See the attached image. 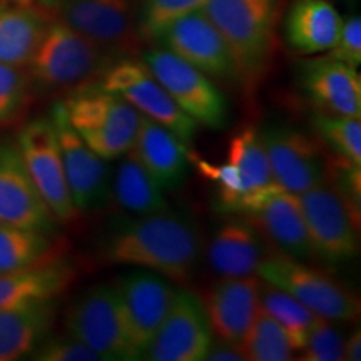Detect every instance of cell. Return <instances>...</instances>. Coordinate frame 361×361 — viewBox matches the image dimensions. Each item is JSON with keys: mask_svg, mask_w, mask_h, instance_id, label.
Returning <instances> with one entry per match:
<instances>
[{"mask_svg": "<svg viewBox=\"0 0 361 361\" xmlns=\"http://www.w3.org/2000/svg\"><path fill=\"white\" fill-rule=\"evenodd\" d=\"M104 261L152 271L171 283L191 281L202 256V236L194 219L174 211L135 216L102 239Z\"/></svg>", "mask_w": 361, "mask_h": 361, "instance_id": "cell-1", "label": "cell"}, {"mask_svg": "<svg viewBox=\"0 0 361 361\" xmlns=\"http://www.w3.org/2000/svg\"><path fill=\"white\" fill-rule=\"evenodd\" d=\"M283 0H206L201 11L231 51L238 82L252 92L271 69Z\"/></svg>", "mask_w": 361, "mask_h": 361, "instance_id": "cell-2", "label": "cell"}, {"mask_svg": "<svg viewBox=\"0 0 361 361\" xmlns=\"http://www.w3.org/2000/svg\"><path fill=\"white\" fill-rule=\"evenodd\" d=\"M117 59L59 20L47 29L27 64L30 80L49 90H72L97 82Z\"/></svg>", "mask_w": 361, "mask_h": 361, "instance_id": "cell-3", "label": "cell"}, {"mask_svg": "<svg viewBox=\"0 0 361 361\" xmlns=\"http://www.w3.org/2000/svg\"><path fill=\"white\" fill-rule=\"evenodd\" d=\"M62 104L75 133L104 159L117 161L130 151L141 114L123 97L92 82L72 90Z\"/></svg>", "mask_w": 361, "mask_h": 361, "instance_id": "cell-4", "label": "cell"}, {"mask_svg": "<svg viewBox=\"0 0 361 361\" xmlns=\"http://www.w3.org/2000/svg\"><path fill=\"white\" fill-rule=\"evenodd\" d=\"M51 17L92 40L116 59L139 57L144 39L134 0H35Z\"/></svg>", "mask_w": 361, "mask_h": 361, "instance_id": "cell-5", "label": "cell"}, {"mask_svg": "<svg viewBox=\"0 0 361 361\" xmlns=\"http://www.w3.org/2000/svg\"><path fill=\"white\" fill-rule=\"evenodd\" d=\"M261 281L301 301L319 318L335 323H351L360 316V298L326 271L305 261L271 250L261 263Z\"/></svg>", "mask_w": 361, "mask_h": 361, "instance_id": "cell-6", "label": "cell"}, {"mask_svg": "<svg viewBox=\"0 0 361 361\" xmlns=\"http://www.w3.org/2000/svg\"><path fill=\"white\" fill-rule=\"evenodd\" d=\"M64 326L67 335L89 346L101 360H139L114 283L96 284L84 291L66 311Z\"/></svg>", "mask_w": 361, "mask_h": 361, "instance_id": "cell-7", "label": "cell"}, {"mask_svg": "<svg viewBox=\"0 0 361 361\" xmlns=\"http://www.w3.org/2000/svg\"><path fill=\"white\" fill-rule=\"evenodd\" d=\"M97 84L128 101L142 117L173 130L188 146L196 137L197 124L173 101L142 59H117L107 67Z\"/></svg>", "mask_w": 361, "mask_h": 361, "instance_id": "cell-8", "label": "cell"}, {"mask_svg": "<svg viewBox=\"0 0 361 361\" xmlns=\"http://www.w3.org/2000/svg\"><path fill=\"white\" fill-rule=\"evenodd\" d=\"M142 61L194 123L213 130L224 128L229 116L228 102L204 72L166 47L147 49L142 52Z\"/></svg>", "mask_w": 361, "mask_h": 361, "instance_id": "cell-9", "label": "cell"}, {"mask_svg": "<svg viewBox=\"0 0 361 361\" xmlns=\"http://www.w3.org/2000/svg\"><path fill=\"white\" fill-rule=\"evenodd\" d=\"M303 209L314 258L338 264L360 251V213L336 191L323 183L298 194Z\"/></svg>", "mask_w": 361, "mask_h": 361, "instance_id": "cell-10", "label": "cell"}, {"mask_svg": "<svg viewBox=\"0 0 361 361\" xmlns=\"http://www.w3.org/2000/svg\"><path fill=\"white\" fill-rule=\"evenodd\" d=\"M17 149L25 171L57 223L69 224L78 219L62 164L56 129L51 117L27 123L17 135Z\"/></svg>", "mask_w": 361, "mask_h": 361, "instance_id": "cell-11", "label": "cell"}, {"mask_svg": "<svg viewBox=\"0 0 361 361\" xmlns=\"http://www.w3.org/2000/svg\"><path fill=\"white\" fill-rule=\"evenodd\" d=\"M259 133L279 188L298 196L326 183L329 152L316 135L286 124H271Z\"/></svg>", "mask_w": 361, "mask_h": 361, "instance_id": "cell-12", "label": "cell"}, {"mask_svg": "<svg viewBox=\"0 0 361 361\" xmlns=\"http://www.w3.org/2000/svg\"><path fill=\"white\" fill-rule=\"evenodd\" d=\"M49 117L56 129L67 186L75 209L79 214L101 211L111 201L109 161L94 152L75 133L67 119L64 104H54Z\"/></svg>", "mask_w": 361, "mask_h": 361, "instance_id": "cell-13", "label": "cell"}, {"mask_svg": "<svg viewBox=\"0 0 361 361\" xmlns=\"http://www.w3.org/2000/svg\"><path fill=\"white\" fill-rule=\"evenodd\" d=\"M214 340L202 301L178 290L168 316L142 358L152 361H202Z\"/></svg>", "mask_w": 361, "mask_h": 361, "instance_id": "cell-14", "label": "cell"}, {"mask_svg": "<svg viewBox=\"0 0 361 361\" xmlns=\"http://www.w3.org/2000/svg\"><path fill=\"white\" fill-rule=\"evenodd\" d=\"M157 40L162 47L204 72L207 78L224 82L238 80L228 44L201 8L174 20L162 30Z\"/></svg>", "mask_w": 361, "mask_h": 361, "instance_id": "cell-15", "label": "cell"}, {"mask_svg": "<svg viewBox=\"0 0 361 361\" xmlns=\"http://www.w3.org/2000/svg\"><path fill=\"white\" fill-rule=\"evenodd\" d=\"M117 290L130 343L139 358H142L168 316L178 290L169 279L146 269L130 271L117 283Z\"/></svg>", "mask_w": 361, "mask_h": 361, "instance_id": "cell-16", "label": "cell"}, {"mask_svg": "<svg viewBox=\"0 0 361 361\" xmlns=\"http://www.w3.org/2000/svg\"><path fill=\"white\" fill-rule=\"evenodd\" d=\"M241 214L258 226L273 251L301 261L314 258L308 226L296 194L274 184Z\"/></svg>", "mask_w": 361, "mask_h": 361, "instance_id": "cell-17", "label": "cell"}, {"mask_svg": "<svg viewBox=\"0 0 361 361\" xmlns=\"http://www.w3.org/2000/svg\"><path fill=\"white\" fill-rule=\"evenodd\" d=\"M261 281L255 276L221 278L202 301L211 331L219 341L241 350L259 310Z\"/></svg>", "mask_w": 361, "mask_h": 361, "instance_id": "cell-18", "label": "cell"}, {"mask_svg": "<svg viewBox=\"0 0 361 361\" xmlns=\"http://www.w3.org/2000/svg\"><path fill=\"white\" fill-rule=\"evenodd\" d=\"M16 144H0V224L52 231L56 226Z\"/></svg>", "mask_w": 361, "mask_h": 361, "instance_id": "cell-19", "label": "cell"}, {"mask_svg": "<svg viewBox=\"0 0 361 361\" xmlns=\"http://www.w3.org/2000/svg\"><path fill=\"white\" fill-rule=\"evenodd\" d=\"M271 247L250 218L239 214L216 229L207 243V264L219 278L255 276Z\"/></svg>", "mask_w": 361, "mask_h": 361, "instance_id": "cell-20", "label": "cell"}, {"mask_svg": "<svg viewBox=\"0 0 361 361\" xmlns=\"http://www.w3.org/2000/svg\"><path fill=\"white\" fill-rule=\"evenodd\" d=\"M301 85L316 111L333 116H361V78L356 67L324 56L303 66Z\"/></svg>", "mask_w": 361, "mask_h": 361, "instance_id": "cell-21", "label": "cell"}, {"mask_svg": "<svg viewBox=\"0 0 361 361\" xmlns=\"http://www.w3.org/2000/svg\"><path fill=\"white\" fill-rule=\"evenodd\" d=\"M75 278L74 266L61 259L0 274V311L51 303L69 290Z\"/></svg>", "mask_w": 361, "mask_h": 361, "instance_id": "cell-22", "label": "cell"}, {"mask_svg": "<svg viewBox=\"0 0 361 361\" xmlns=\"http://www.w3.org/2000/svg\"><path fill=\"white\" fill-rule=\"evenodd\" d=\"M130 152L137 157L162 189L178 188L188 174L189 149L164 126L141 116Z\"/></svg>", "mask_w": 361, "mask_h": 361, "instance_id": "cell-23", "label": "cell"}, {"mask_svg": "<svg viewBox=\"0 0 361 361\" xmlns=\"http://www.w3.org/2000/svg\"><path fill=\"white\" fill-rule=\"evenodd\" d=\"M341 22L328 0H295L284 25L286 42L303 56L329 52L340 35Z\"/></svg>", "mask_w": 361, "mask_h": 361, "instance_id": "cell-24", "label": "cell"}, {"mask_svg": "<svg viewBox=\"0 0 361 361\" xmlns=\"http://www.w3.org/2000/svg\"><path fill=\"white\" fill-rule=\"evenodd\" d=\"M117 161V168L111 174V200L117 207L133 216H147L169 209L164 189L133 152H126Z\"/></svg>", "mask_w": 361, "mask_h": 361, "instance_id": "cell-25", "label": "cell"}, {"mask_svg": "<svg viewBox=\"0 0 361 361\" xmlns=\"http://www.w3.org/2000/svg\"><path fill=\"white\" fill-rule=\"evenodd\" d=\"M51 20L35 4L0 8V62L27 67Z\"/></svg>", "mask_w": 361, "mask_h": 361, "instance_id": "cell-26", "label": "cell"}, {"mask_svg": "<svg viewBox=\"0 0 361 361\" xmlns=\"http://www.w3.org/2000/svg\"><path fill=\"white\" fill-rule=\"evenodd\" d=\"M52 303L0 311V361H16L32 353L51 333L56 319Z\"/></svg>", "mask_w": 361, "mask_h": 361, "instance_id": "cell-27", "label": "cell"}, {"mask_svg": "<svg viewBox=\"0 0 361 361\" xmlns=\"http://www.w3.org/2000/svg\"><path fill=\"white\" fill-rule=\"evenodd\" d=\"M228 162L234 166L241 180L245 201L241 211L245 213L247 206L256 201L261 194L274 186L273 174H271L268 154L261 139V133L252 126H246L229 139Z\"/></svg>", "mask_w": 361, "mask_h": 361, "instance_id": "cell-28", "label": "cell"}, {"mask_svg": "<svg viewBox=\"0 0 361 361\" xmlns=\"http://www.w3.org/2000/svg\"><path fill=\"white\" fill-rule=\"evenodd\" d=\"M259 308L284 329L296 353L303 350L310 333L323 319L296 298L264 281L259 288Z\"/></svg>", "mask_w": 361, "mask_h": 361, "instance_id": "cell-29", "label": "cell"}, {"mask_svg": "<svg viewBox=\"0 0 361 361\" xmlns=\"http://www.w3.org/2000/svg\"><path fill=\"white\" fill-rule=\"evenodd\" d=\"M39 229L0 224V274L32 268L51 259L52 241Z\"/></svg>", "mask_w": 361, "mask_h": 361, "instance_id": "cell-30", "label": "cell"}, {"mask_svg": "<svg viewBox=\"0 0 361 361\" xmlns=\"http://www.w3.org/2000/svg\"><path fill=\"white\" fill-rule=\"evenodd\" d=\"M314 135L329 154L361 166V123L360 117L333 116L314 111L311 116Z\"/></svg>", "mask_w": 361, "mask_h": 361, "instance_id": "cell-31", "label": "cell"}, {"mask_svg": "<svg viewBox=\"0 0 361 361\" xmlns=\"http://www.w3.org/2000/svg\"><path fill=\"white\" fill-rule=\"evenodd\" d=\"M241 351L245 358L251 361H290L295 360L296 353L284 329L261 308L255 316Z\"/></svg>", "mask_w": 361, "mask_h": 361, "instance_id": "cell-32", "label": "cell"}, {"mask_svg": "<svg viewBox=\"0 0 361 361\" xmlns=\"http://www.w3.org/2000/svg\"><path fill=\"white\" fill-rule=\"evenodd\" d=\"M204 2L206 0H142L137 17L144 42L157 40L166 27L188 13L200 11Z\"/></svg>", "mask_w": 361, "mask_h": 361, "instance_id": "cell-33", "label": "cell"}, {"mask_svg": "<svg viewBox=\"0 0 361 361\" xmlns=\"http://www.w3.org/2000/svg\"><path fill=\"white\" fill-rule=\"evenodd\" d=\"M30 80L25 67L0 62V126L16 123L30 99Z\"/></svg>", "mask_w": 361, "mask_h": 361, "instance_id": "cell-34", "label": "cell"}, {"mask_svg": "<svg viewBox=\"0 0 361 361\" xmlns=\"http://www.w3.org/2000/svg\"><path fill=\"white\" fill-rule=\"evenodd\" d=\"M346 338L336 328L335 322L322 319L310 333L300 360L303 361H341L345 360Z\"/></svg>", "mask_w": 361, "mask_h": 361, "instance_id": "cell-35", "label": "cell"}, {"mask_svg": "<svg viewBox=\"0 0 361 361\" xmlns=\"http://www.w3.org/2000/svg\"><path fill=\"white\" fill-rule=\"evenodd\" d=\"M35 361H99L101 356L71 335L45 336L30 353Z\"/></svg>", "mask_w": 361, "mask_h": 361, "instance_id": "cell-36", "label": "cell"}, {"mask_svg": "<svg viewBox=\"0 0 361 361\" xmlns=\"http://www.w3.org/2000/svg\"><path fill=\"white\" fill-rule=\"evenodd\" d=\"M328 56L345 62L351 67H360L361 64V19L358 16H351L341 22L340 35L335 47Z\"/></svg>", "mask_w": 361, "mask_h": 361, "instance_id": "cell-37", "label": "cell"}, {"mask_svg": "<svg viewBox=\"0 0 361 361\" xmlns=\"http://www.w3.org/2000/svg\"><path fill=\"white\" fill-rule=\"evenodd\" d=\"M204 360H209V361H245V355H243V351L236 348V346H231L228 345V343H223V341H214L211 343L209 350H207V353L204 356Z\"/></svg>", "mask_w": 361, "mask_h": 361, "instance_id": "cell-38", "label": "cell"}, {"mask_svg": "<svg viewBox=\"0 0 361 361\" xmlns=\"http://www.w3.org/2000/svg\"><path fill=\"white\" fill-rule=\"evenodd\" d=\"M345 360L360 361L361 360V331H356L345 341Z\"/></svg>", "mask_w": 361, "mask_h": 361, "instance_id": "cell-39", "label": "cell"}, {"mask_svg": "<svg viewBox=\"0 0 361 361\" xmlns=\"http://www.w3.org/2000/svg\"><path fill=\"white\" fill-rule=\"evenodd\" d=\"M8 2L19 4V6H30V4H34L35 0H8Z\"/></svg>", "mask_w": 361, "mask_h": 361, "instance_id": "cell-40", "label": "cell"}]
</instances>
